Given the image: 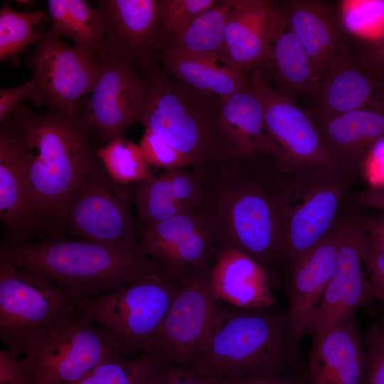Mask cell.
Returning a JSON list of instances; mask_svg holds the SVG:
<instances>
[{
  "mask_svg": "<svg viewBox=\"0 0 384 384\" xmlns=\"http://www.w3.org/2000/svg\"><path fill=\"white\" fill-rule=\"evenodd\" d=\"M100 67L92 51L70 46L46 32L31 58L32 76L38 85L39 106L73 112L79 99L90 94Z\"/></svg>",
  "mask_w": 384,
  "mask_h": 384,
  "instance_id": "cell-13",
  "label": "cell"
},
{
  "mask_svg": "<svg viewBox=\"0 0 384 384\" xmlns=\"http://www.w3.org/2000/svg\"><path fill=\"white\" fill-rule=\"evenodd\" d=\"M80 294L33 271L0 260V339L25 356L55 325L78 309Z\"/></svg>",
  "mask_w": 384,
  "mask_h": 384,
  "instance_id": "cell-7",
  "label": "cell"
},
{
  "mask_svg": "<svg viewBox=\"0 0 384 384\" xmlns=\"http://www.w3.org/2000/svg\"><path fill=\"white\" fill-rule=\"evenodd\" d=\"M316 122L332 164L356 178L368 151L384 139L383 110L317 117Z\"/></svg>",
  "mask_w": 384,
  "mask_h": 384,
  "instance_id": "cell-25",
  "label": "cell"
},
{
  "mask_svg": "<svg viewBox=\"0 0 384 384\" xmlns=\"http://www.w3.org/2000/svg\"><path fill=\"white\" fill-rule=\"evenodd\" d=\"M357 60L372 78L381 81L384 75V28L377 36L366 42Z\"/></svg>",
  "mask_w": 384,
  "mask_h": 384,
  "instance_id": "cell-40",
  "label": "cell"
},
{
  "mask_svg": "<svg viewBox=\"0 0 384 384\" xmlns=\"http://www.w3.org/2000/svg\"><path fill=\"white\" fill-rule=\"evenodd\" d=\"M123 358L109 334L77 309L53 326L20 363L27 384H70L100 364Z\"/></svg>",
  "mask_w": 384,
  "mask_h": 384,
  "instance_id": "cell-8",
  "label": "cell"
},
{
  "mask_svg": "<svg viewBox=\"0 0 384 384\" xmlns=\"http://www.w3.org/2000/svg\"><path fill=\"white\" fill-rule=\"evenodd\" d=\"M11 117L23 142L38 222L63 225L71 194L99 161L90 144V130L78 109L38 114L21 104Z\"/></svg>",
  "mask_w": 384,
  "mask_h": 384,
  "instance_id": "cell-2",
  "label": "cell"
},
{
  "mask_svg": "<svg viewBox=\"0 0 384 384\" xmlns=\"http://www.w3.org/2000/svg\"><path fill=\"white\" fill-rule=\"evenodd\" d=\"M0 384H27L20 361L9 350L0 351Z\"/></svg>",
  "mask_w": 384,
  "mask_h": 384,
  "instance_id": "cell-45",
  "label": "cell"
},
{
  "mask_svg": "<svg viewBox=\"0 0 384 384\" xmlns=\"http://www.w3.org/2000/svg\"><path fill=\"white\" fill-rule=\"evenodd\" d=\"M364 343L366 370L363 384H384V316L370 327Z\"/></svg>",
  "mask_w": 384,
  "mask_h": 384,
  "instance_id": "cell-37",
  "label": "cell"
},
{
  "mask_svg": "<svg viewBox=\"0 0 384 384\" xmlns=\"http://www.w3.org/2000/svg\"><path fill=\"white\" fill-rule=\"evenodd\" d=\"M30 100L39 106V92L36 80L33 76L26 82L10 88L0 90V122L13 114L23 100Z\"/></svg>",
  "mask_w": 384,
  "mask_h": 384,
  "instance_id": "cell-39",
  "label": "cell"
},
{
  "mask_svg": "<svg viewBox=\"0 0 384 384\" xmlns=\"http://www.w3.org/2000/svg\"><path fill=\"white\" fill-rule=\"evenodd\" d=\"M47 7L51 22V27L48 32L55 36L67 37L69 24L67 0H48Z\"/></svg>",
  "mask_w": 384,
  "mask_h": 384,
  "instance_id": "cell-44",
  "label": "cell"
},
{
  "mask_svg": "<svg viewBox=\"0 0 384 384\" xmlns=\"http://www.w3.org/2000/svg\"><path fill=\"white\" fill-rule=\"evenodd\" d=\"M218 123L234 163L279 168L265 128L262 102L253 87L219 98Z\"/></svg>",
  "mask_w": 384,
  "mask_h": 384,
  "instance_id": "cell-19",
  "label": "cell"
},
{
  "mask_svg": "<svg viewBox=\"0 0 384 384\" xmlns=\"http://www.w3.org/2000/svg\"><path fill=\"white\" fill-rule=\"evenodd\" d=\"M220 384H305L304 370L290 374H256L220 381Z\"/></svg>",
  "mask_w": 384,
  "mask_h": 384,
  "instance_id": "cell-42",
  "label": "cell"
},
{
  "mask_svg": "<svg viewBox=\"0 0 384 384\" xmlns=\"http://www.w3.org/2000/svg\"><path fill=\"white\" fill-rule=\"evenodd\" d=\"M208 272L210 290L218 302L242 309L275 306L272 278L256 261L234 249L214 250Z\"/></svg>",
  "mask_w": 384,
  "mask_h": 384,
  "instance_id": "cell-23",
  "label": "cell"
},
{
  "mask_svg": "<svg viewBox=\"0 0 384 384\" xmlns=\"http://www.w3.org/2000/svg\"><path fill=\"white\" fill-rule=\"evenodd\" d=\"M46 18L41 11H16L7 1L0 11V59H14L32 44L38 43L45 33L37 26Z\"/></svg>",
  "mask_w": 384,
  "mask_h": 384,
  "instance_id": "cell-32",
  "label": "cell"
},
{
  "mask_svg": "<svg viewBox=\"0 0 384 384\" xmlns=\"http://www.w3.org/2000/svg\"><path fill=\"white\" fill-rule=\"evenodd\" d=\"M270 60L281 85L292 92L313 90L318 81L299 41L287 25L279 7V18L272 38Z\"/></svg>",
  "mask_w": 384,
  "mask_h": 384,
  "instance_id": "cell-30",
  "label": "cell"
},
{
  "mask_svg": "<svg viewBox=\"0 0 384 384\" xmlns=\"http://www.w3.org/2000/svg\"><path fill=\"white\" fill-rule=\"evenodd\" d=\"M205 193V178L191 167L164 170L137 183L134 203L147 229L167 218L196 210Z\"/></svg>",
  "mask_w": 384,
  "mask_h": 384,
  "instance_id": "cell-22",
  "label": "cell"
},
{
  "mask_svg": "<svg viewBox=\"0 0 384 384\" xmlns=\"http://www.w3.org/2000/svg\"><path fill=\"white\" fill-rule=\"evenodd\" d=\"M161 60L173 77L189 87L219 98L250 89V76L225 65L216 58L175 55L164 51Z\"/></svg>",
  "mask_w": 384,
  "mask_h": 384,
  "instance_id": "cell-28",
  "label": "cell"
},
{
  "mask_svg": "<svg viewBox=\"0 0 384 384\" xmlns=\"http://www.w3.org/2000/svg\"><path fill=\"white\" fill-rule=\"evenodd\" d=\"M361 223L370 245L384 255V213L361 218Z\"/></svg>",
  "mask_w": 384,
  "mask_h": 384,
  "instance_id": "cell-46",
  "label": "cell"
},
{
  "mask_svg": "<svg viewBox=\"0 0 384 384\" xmlns=\"http://www.w3.org/2000/svg\"><path fill=\"white\" fill-rule=\"evenodd\" d=\"M341 243L336 271L306 327L312 341L329 329L354 322L356 311L375 300L357 244L360 218L340 216Z\"/></svg>",
  "mask_w": 384,
  "mask_h": 384,
  "instance_id": "cell-15",
  "label": "cell"
},
{
  "mask_svg": "<svg viewBox=\"0 0 384 384\" xmlns=\"http://www.w3.org/2000/svg\"><path fill=\"white\" fill-rule=\"evenodd\" d=\"M97 56L100 71L90 97L83 108H77L90 132L107 144L123 137L132 124L139 122L148 84L128 61Z\"/></svg>",
  "mask_w": 384,
  "mask_h": 384,
  "instance_id": "cell-14",
  "label": "cell"
},
{
  "mask_svg": "<svg viewBox=\"0 0 384 384\" xmlns=\"http://www.w3.org/2000/svg\"><path fill=\"white\" fill-rule=\"evenodd\" d=\"M218 0H160L159 36L172 37L181 33L201 14Z\"/></svg>",
  "mask_w": 384,
  "mask_h": 384,
  "instance_id": "cell-35",
  "label": "cell"
},
{
  "mask_svg": "<svg viewBox=\"0 0 384 384\" xmlns=\"http://www.w3.org/2000/svg\"><path fill=\"white\" fill-rule=\"evenodd\" d=\"M250 76L262 102L265 128L280 169L289 173H304L335 166L317 122L284 92L274 88L258 69Z\"/></svg>",
  "mask_w": 384,
  "mask_h": 384,
  "instance_id": "cell-12",
  "label": "cell"
},
{
  "mask_svg": "<svg viewBox=\"0 0 384 384\" xmlns=\"http://www.w3.org/2000/svg\"><path fill=\"white\" fill-rule=\"evenodd\" d=\"M305 384H363L366 352L354 322L336 326L312 341Z\"/></svg>",
  "mask_w": 384,
  "mask_h": 384,
  "instance_id": "cell-26",
  "label": "cell"
},
{
  "mask_svg": "<svg viewBox=\"0 0 384 384\" xmlns=\"http://www.w3.org/2000/svg\"><path fill=\"white\" fill-rule=\"evenodd\" d=\"M357 244L374 298L379 299L384 306V255L370 245L362 228L361 218Z\"/></svg>",
  "mask_w": 384,
  "mask_h": 384,
  "instance_id": "cell-38",
  "label": "cell"
},
{
  "mask_svg": "<svg viewBox=\"0 0 384 384\" xmlns=\"http://www.w3.org/2000/svg\"><path fill=\"white\" fill-rule=\"evenodd\" d=\"M344 201L356 206L376 209L384 213V184L370 186L358 192L348 193Z\"/></svg>",
  "mask_w": 384,
  "mask_h": 384,
  "instance_id": "cell-43",
  "label": "cell"
},
{
  "mask_svg": "<svg viewBox=\"0 0 384 384\" xmlns=\"http://www.w3.org/2000/svg\"><path fill=\"white\" fill-rule=\"evenodd\" d=\"M168 364L154 351L100 364L70 384H150Z\"/></svg>",
  "mask_w": 384,
  "mask_h": 384,
  "instance_id": "cell-31",
  "label": "cell"
},
{
  "mask_svg": "<svg viewBox=\"0 0 384 384\" xmlns=\"http://www.w3.org/2000/svg\"><path fill=\"white\" fill-rule=\"evenodd\" d=\"M115 183L99 160L73 191L63 225L83 240L112 247L139 249L138 227L130 203L134 188Z\"/></svg>",
  "mask_w": 384,
  "mask_h": 384,
  "instance_id": "cell-10",
  "label": "cell"
},
{
  "mask_svg": "<svg viewBox=\"0 0 384 384\" xmlns=\"http://www.w3.org/2000/svg\"><path fill=\"white\" fill-rule=\"evenodd\" d=\"M279 8L319 82L329 63L342 51L338 31L329 10L320 1L308 0L289 1Z\"/></svg>",
  "mask_w": 384,
  "mask_h": 384,
  "instance_id": "cell-27",
  "label": "cell"
},
{
  "mask_svg": "<svg viewBox=\"0 0 384 384\" xmlns=\"http://www.w3.org/2000/svg\"><path fill=\"white\" fill-rule=\"evenodd\" d=\"M208 270L186 274L178 282L153 344L152 351L167 364L190 368L220 323L223 311L210 290Z\"/></svg>",
  "mask_w": 384,
  "mask_h": 384,
  "instance_id": "cell-11",
  "label": "cell"
},
{
  "mask_svg": "<svg viewBox=\"0 0 384 384\" xmlns=\"http://www.w3.org/2000/svg\"><path fill=\"white\" fill-rule=\"evenodd\" d=\"M289 173L274 166L226 164L205 178L196 210L208 223L218 249L238 250L276 279L281 268Z\"/></svg>",
  "mask_w": 384,
  "mask_h": 384,
  "instance_id": "cell-1",
  "label": "cell"
},
{
  "mask_svg": "<svg viewBox=\"0 0 384 384\" xmlns=\"http://www.w3.org/2000/svg\"><path fill=\"white\" fill-rule=\"evenodd\" d=\"M0 217L11 236L8 242H25L39 224L32 199L21 136L12 119L1 122Z\"/></svg>",
  "mask_w": 384,
  "mask_h": 384,
  "instance_id": "cell-20",
  "label": "cell"
},
{
  "mask_svg": "<svg viewBox=\"0 0 384 384\" xmlns=\"http://www.w3.org/2000/svg\"><path fill=\"white\" fill-rule=\"evenodd\" d=\"M140 231L142 252L174 273L183 276L209 269L215 242L208 223L197 210L178 214Z\"/></svg>",
  "mask_w": 384,
  "mask_h": 384,
  "instance_id": "cell-16",
  "label": "cell"
},
{
  "mask_svg": "<svg viewBox=\"0 0 384 384\" xmlns=\"http://www.w3.org/2000/svg\"><path fill=\"white\" fill-rule=\"evenodd\" d=\"M16 2H17L18 4H21V5H24V6H28V5H31L33 4H34V1H22V0H19V1H16Z\"/></svg>",
  "mask_w": 384,
  "mask_h": 384,
  "instance_id": "cell-47",
  "label": "cell"
},
{
  "mask_svg": "<svg viewBox=\"0 0 384 384\" xmlns=\"http://www.w3.org/2000/svg\"><path fill=\"white\" fill-rule=\"evenodd\" d=\"M356 178L336 166L289 174L282 269L287 271L297 258L333 230L340 216L341 204Z\"/></svg>",
  "mask_w": 384,
  "mask_h": 384,
  "instance_id": "cell-9",
  "label": "cell"
},
{
  "mask_svg": "<svg viewBox=\"0 0 384 384\" xmlns=\"http://www.w3.org/2000/svg\"><path fill=\"white\" fill-rule=\"evenodd\" d=\"M69 13L68 38L75 46L100 53L105 36V24L100 14L85 0H67Z\"/></svg>",
  "mask_w": 384,
  "mask_h": 384,
  "instance_id": "cell-34",
  "label": "cell"
},
{
  "mask_svg": "<svg viewBox=\"0 0 384 384\" xmlns=\"http://www.w3.org/2000/svg\"><path fill=\"white\" fill-rule=\"evenodd\" d=\"M0 260L36 272L80 295L116 290L149 273L173 272L144 255L85 240L49 239L38 243L6 242Z\"/></svg>",
  "mask_w": 384,
  "mask_h": 384,
  "instance_id": "cell-3",
  "label": "cell"
},
{
  "mask_svg": "<svg viewBox=\"0 0 384 384\" xmlns=\"http://www.w3.org/2000/svg\"><path fill=\"white\" fill-rule=\"evenodd\" d=\"M341 237L339 217L333 230L297 258L287 271L289 306L286 314L292 348L297 355L310 318L319 306L336 271Z\"/></svg>",
  "mask_w": 384,
  "mask_h": 384,
  "instance_id": "cell-17",
  "label": "cell"
},
{
  "mask_svg": "<svg viewBox=\"0 0 384 384\" xmlns=\"http://www.w3.org/2000/svg\"><path fill=\"white\" fill-rule=\"evenodd\" d=\"M105 36L97 55L120 58L142 68L159 37V1L101 0Z\"/></svg>",
  "mask_w": 384,
  "mask_h": 384,
  "instance_id": "cell-18",
  "label": "cell"
},
{
  "mask_svg": "<svg viewBox=\"0 0 384 384\" xmlns=\"http://www.w3.org/2000/svg\"><path fill=\"white\" fill-rule=\"evenodd\" d=\"M139 122L188 156L205 178L233 163L218 123L219 97L169 78L154 64Z\"/></svg>",
  "mask_w": 384,
  "mask_h": 384,
  "instance_id": "cell-5",
  "label": "cell"
},
{
  "mask_svg": "<svg viewBox=\"0 0 384 384\" xmlns=\"http://www.w3.org/2000/svg\"><path fill=\"white\" fill-rule=\"evenodd\" d=\"M110 177L119 184L139 183L150 175L139 145L120 137L95 150Z\"/></svg>",
  "mask_w": 384,
  "mask_h": 384,
  "instance_id": "cell-33",
  "label": "cell"
},
{
  "mask_svg": "<svg viewBox=\"0 0 384 384\" xmlns=\"http://www.w3.org/2000/svg\"><path fill=\"white\" fill-rule=\"evenodd\" d=\"M153 272L95 296L80 295L78 309L105 330L127 358L151 352L181 277Z\"/></svg>",
  "mask_w": 384,
  "mask_h": 384,
  "instance_id": "cell-6",
  "label": "cell"
},
{
  "mask_svg": "<svg viewBox=\"0 0 384 384\" xmlns=\"http://www.w3.org/2000/svg\"><path fill=\"white\" fill-rule=\"evenodd\" d=\"M190 368L219 381L305 369L292 348L287 314L275 306L223 311L212 337Z\"/></svg>",
  "mask_w": 384,
  "mask_h": 384,
  "instance_id": "cell-4",
  "label": "cell"
},
{
  "mask_svg": "<svg viewBox=\"0 0 384 384\" xmlns=\"http://www.w3.org/2000/svg\"><path fill=\"white\" fill-rule=\"evenodd\" d=\"M139 146L149 165L164 170L191 167V160L188 156L149 129H144Z\"/></svg>",
  "mask_w": 384,
  "mask_h": 384,
  "instance_id": "cell-36",
  "label": "cell"
},
{
  "mask_svg": "<svg viewBox=\"0 0 384 384\" xmlns=\"http://www.w3.org/2000/svg\"><path fill=\"white\" fill-rule=\"evenodd\" d=\"M232 0L218 1L181 33L170 37L164 51L175 55L220 58Z\"/></svg>",
  "mask_w": 384,
  "mask_h": 384,
  "instance_id": "cell-29",
  "label": "cell"
},
{
  "mask_svg": "<svg viewBox=\"0 0 384 384\" xmlns=\"http://www.w3.org/2000/svg\"><path fill=\"white\" fill-rule=\"evenodd\" d=\"M150 384H220V381L202 375L190 368L168 364Z\"/></svg>",
  "mask_w": 384,
  "mask_h": 384,
  "instance_id": "cell-41",
  "label": "cell"
},
{
  "mask_svg": "<svg viewBox=\"0 0 384 384\" xmlns=\"http://www.w3.org/2000/svg\"><path fill=\"white\" fill-rule=\"evenodd\" d=\"M314 90L317 117L364 108L384 110V84L372 78L358 60L343 50L329 63Z\"/></svg>",
  "mask_w": 384,
  "mask_h": 384,
  "instance_id": "cell-24",
  "label": "cell"
},
{
  "mask_svg": "<svg viewBox=\"0 0 384 384\" xmlns=\"http://www.w3.org/2000/svg\"><path fill=\"white\" fill-rule=\"evenodd\" d=\"M219 60L242 73L267 60L279 6L267 0H232Z\"/></svg>",
  "mask_w": 384,
  "mask_h": 384,
  "instance_id": "cell-21",
  "label": "cell"
}]
</instances>
